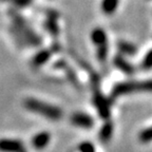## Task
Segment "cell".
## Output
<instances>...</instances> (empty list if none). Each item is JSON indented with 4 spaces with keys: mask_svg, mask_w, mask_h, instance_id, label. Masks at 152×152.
<instances>
[{
    "mask_svg": "<svg viewBox=\"0 0 152 152\" xmlns=\"http://www.w3.org/2000/svg\"><path fill=\"white\" fill-rule=\"evenodd\" d=\"M70 121H71L72 125L83 129H91L95 124L92 116H90L87 113H83V112H75V113H73L71 115Z\"/></svg>",
    "mask_w": 152,
    "mask_h": 152,
    "instance_id": "5b68a950",
    "label": "cell"
},
{
    "mask_svg": "<svg viewBox=\"0 0 152 152\" xmlns=\"http://www.w3.org/2000/svg\"><path fill=\"white\" fill-rule=\"evenodd\" d=\"M118 5V0H102V10L104 14H112L115 12Z\"/></svg>",
    "mask_w": 152,
    "mask_h": 152,
    "instance_id": "7c38bea8",
    "label": "cell"
},
{
    "mask_svg": "<svg viewBox=\"0 0 152 152\" xmlns=\"http://www.w3.org/2000/svg\"><path fill=\"white\" fill-rule=\"evenodd\" d=\"M114 64H115V66H116L117 69L121 70V71L127 74H132L133 71H134L133 66L127 60L124 59L121 56H115V58H114Z\"/></svg>",
    "mask_w": 152,
    "mask_h": 152,
    "instance_id": "9c48e42d",
    "label": "cell"
},
{
    "mask_svg": "<svg viewBox=\"0 0 152 152\" xmlns=\"http://www.w3.org/2000/svg\"><path fill=\"white\" fill-rule=\"evenodd\" d=\"M142 68L146 70H149L152 68V50L145 56V58L142 60Z\"/></svg>",
    "mask_w": 152,
    "mask_h": 152,
    "instance_id": "ac0fdd59",
    "label": "cell"
},
{
    "mask_svg": "<svg viewBox=\"0 0 152 152\" xmlns=\"http://www.w3.org/2000/svg\"><path fill=\"white\" fill-rule=\"evenodd\" d=\"M135 92H152V79L116 83L112 89L111 97L117 98L123 95L132 94Z\"/></svg>",
    "mask_w": 152,
    "mask_h": 152,
    "instance_id": "7a4b0ae2",
    "label": "cell"
},
{
    "mask_svg": "<svg viewBox=\"0 0 152 152\" xmlns=\"http://www.w3.org/2000/svg\"><path fill=\"white\" fill-rule=\"evenodd\" d=\"M79 152H95V147L90 142H83L78 146Z\"/></svg>",
    "mask_w": 152,
    "mask_h": 152,
    "instance_id": "e0dca14e",
    "label": "cell"
},
{
    "mask_svg": "<svg viewBox=\"0 0 152 152\" xmlns=\"http://www.w3.org/2000/svg\"><path fill=\"white\" fill-rule=\"evenodd\" d=\"M138 138L142 142H148L152 140V127L142 130L138 135Z\"/></svg>",
    "mask_w": 152,
    "mask_h": 152,
    "instance_id": "5bb4252c",
    "label": "cell"
},
{
    "mask_svg": "<svg viewBox=\"0 0 152 152\" xmlns=\"http://www.w3.org/2000/svg\"><path fill=\"white\" fill-rule=\"evenodd\" d=\"M93 102H94L95 107L97 109L98 115L102 119H109L110 115H111V110H110L111 104H110L109 100L100 92L95 91L94 96H93Z\"/></svg>",
    "mask_w": 152,
    "mask_h": 152,
    "instance_id": "277c9868",
    "label": "cell"
},
{
    "mask_svg": "<svg viewBox=\"0 0 152 152\" xmlns=\"http://www.w3.org/2000/svg\"><path fill=\"white\" fill-rule=\"evenodd\" d=\"M117 47H118L119 51L121 53H124V54L126 55H133L136 53L135 45H133L130 42H127V41H121V42H118Z\"/></svg>",
    "mask_w": 152,
    "mask_h": 152,
    "instance_id": "4fadbf2b",
    "label": "cell"
},
{
    "mask_svg": "<svg viewBox=\"0 0 152 152\" xmlns=\"http://www.w3.org/2000/svg\"><path fill=\"white\" fill-rule=\"evenodd\" d=\"M91 39H92L93 43L96 45L97 47L107 42V36H106L104 31L102 30V28H95L94 31H92V33H91Z\"/></svg>",
    "mask_w": 152,
    "mask_h": 152,
    "instance_id": "30bf717a",
    "label": "cell"
},
{
    "mask_svg": "<svg viewBox=\"0 0 152 152\" xmlns=\"http://www.w3.org/2000/svg\"><path fill=\"white\" fill-rule=\"evenodd\" d=\"M113 123L111 121H107L106 123L102 126V128L99 129V132H98V140L106 144L108 142L112 137V134H113Z\"/></svg>",
    "mask_w": 152,
    "mask_h": 152,
    "instance_id": "ba28073f",
    "label": "cell"
},
{
    "mask_svg": "<svg viewBox=\"0 0 152 152\" xmlns=\"http://www.w3.org/2000/svg\"><path fill=\"white\" fill-rule=\"evenodd\" d=\"M14 3L18 7H26L32 2V0H13Z\"/></svg>",
    "mask_w": 152,
    "mask_h": 152,
    "instance_id": "d6986e66",
    "label": "cell"
},
{
    "mask_svg": "<svg viewBox=\"0 0 152 152\" xmlns=\"http://www.w3.org/2000/svg\"><path fill=\"white\" fill-rule=\"evenodd\" d=\"M51 140V135L49 132H39L37 133L36 135L33 136L31 140V145L34 149L36 150H41V149H45L48 145H49V142H50Z\"/></svg>",
    "mask_w": 152,
    "mask_h": 152,
    "instance_id": "52a82bcc",
    "label": "cell"
},
{
    "mask_svg": "<svg viewBox=\"0 0 152 152\" xmlns=\"http://www.w3.org/2000/svg\"><path fill=\"white\" fill-rule=\"evenodd\" d=\"M47 26L51 33L56 35L57 32H58V28H57V26H56V16H53V15H50V16H49V20H48V22H47Z\"/></svg>",
    "mask_w": 152,
    "mask_h": 152,
    "instance_id": "9a60e30c",
    "label": "cell"
},
{
    "mask_svg": "<svg viewBox=\"0 0 152 152\" xmlns=\"http://www.w3.org/2000/svg\"><path fill=\"white\" fill-rule=\"evenodd\" d=\"M14 22H15V26H16V28L19 31L20 35H21L22 37H23L28 43H30V45H38L39 43H40V39H39V37H38V36L36 35L33 31H32L31 28L26 26V23L22 20L21 18H20V17L19 16L15 17Z\"/></svg>",
    "mask_w": 152,
    "mask_h": 152,
    "instance_id": "3957f363",
    "label": "cell"
},
{
    "mask_svg": "<svg viewBox=\"0 0 152 152\" xmlns=\"http://www.w3.org/2000/svg\"><path fill=\"white\" fill-rule=\"evenodd\" d=\"M107 54H108V47H107V42L104 43V45H98V51H97V57L99 61H104L106 58H107Z\"/></svg>",
    "mask_w": 152,
    "mask_h": 152,
    "instance_id": "2e32d148",
    "label": "cell"
},
{
    "mask_svg": "<svg viewBox=\"0 0 152 152\" xmlns=\"http://www.w3.org/2000/svg\"><path fill=\"white\" fill-rule=\"evenodd\" d=\"M0 152H26L21 140L12 138L0 140Z\"/></svg>",
    "mask_w": 152,
    "mask_h": 152,
    "instance_id": "8992f818",
    "label": "cell"
},
{
    "mask_svg": "<svg viewBox=\"0 0 152 152\" xmlns=\"http://www.w3.org/2000/svg\"><path fill=\"white\" fill-rule=\"evenodd\" d=\"M23 106L28 111L42 115L50 121H59L64 115L60 108L35 98H26L23 102Z\"/></svg>",
    "mask_w": 152,
    "mask_h": 152,
    "instance_id": "6da1fadb",
    "label": "cell"
},
{
    "mask_svg": "<svg viewBox=\"0 0 152 152\" xmlns=\"http://www.w3.org/2000/svg\"><path fill=\"white\" fill-rule=\"evenodd\" d=\"M51 57V52L48 50H43L38 52L35 55V57L33 58V66H40L42 64H45V62L49 60V58Z\"/></svg>",
    "mask_w": 152,
    "mask_h": 152,
    "instance_id": "8fae6325",
    "label": "cell"
}]
</instances>
